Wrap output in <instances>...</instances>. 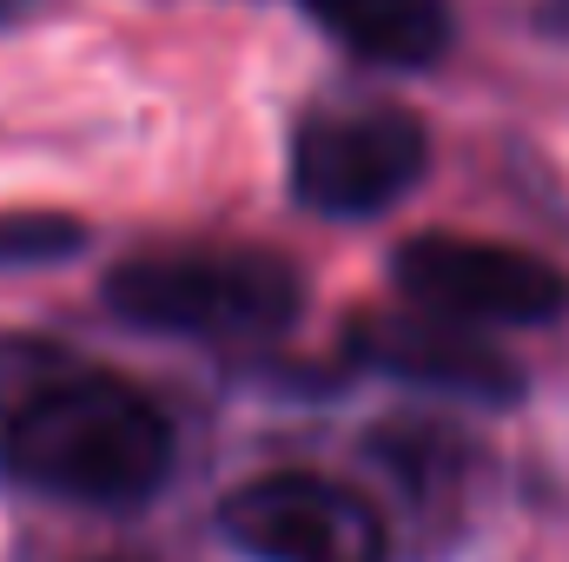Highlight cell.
<instances>
[{"instance_id": "cell-5", "label": "cell", "mask_w": 569, "mask_h": 562, "mask_svg": "<svg viewBox=\"0 0 569 562\" xmlns=\"http://www.w3.org/2000/svg\"><path fill=\"white\" fill-rule=\"evenodd\" d=\"M219 530L252 562H385V516L311 470L252 476L219 503Z\"/></svg>"}, {"instance_id": "cell-6", "label": "cell", "mask_w": 569, "mask_h": 562, "mask_svg": "<svg viewBox=\"0 0 569 562\" xmlns=\"http://www.w3.org/2000/svg\"><path fill=\"white\" fill-rule=\"evenodd\" d=\"M351 351L358 364L371 371H391L405 384H425V391H450V398H477V404H510L523 391V371L483 344L470 324H450V318H365L351 331Z\"/></svg>"}, {"instance_id": "cell-9", "label": "cell", "mask_w": 569, "mask_h": 562, "mask_svg": "<svg viewBox=\"0 0 569 562\" xmlns=\"http://www.w3.org/2000/svg\"><path fill=\"white\" fill-rule=\"evenodd\" d=\"M33 0H0V20H13V13H27Z\"/></svg>"}, {"instance_id": "cell-7", "label": "cell", "mask_w": 569, "mask_h": 562, "mask_svg": "<svg viewBox=\"0 0 569 562\" xmlns=\"http://www.w3.org/2000/svg\"><path fill=\"white\" fill-rule=\"evenodd\" d=\"M298 7L371 67H430L450 47L443 0H298Z\"/></svg>"}, {"instance_id": "cell-1", "label": "cell", "mask_w": 569, "mask_h": 562, "mask_svg": "<svg viewBox=\"0 0 569 562\" xmlns=\"http://www.w3.org/2000/svg\"><path fill=\"white\" fill-rule=\"evenodd\" d=\"M0 463L40 496L133 510L172 476V423L113 371H53L0 404Z\"/></svg>"}, {"instance_id": "cell-8", "label": "cell", "mask_w": 569, "mask_h": 562, "mask_svg": "<svg viewBox=\"0 0 569 562\" xmlns=\"http://www.w3.org/2000/svg\"><path fill=\"white\" fill-rule=\"evenodd\" d=\"M87 239L80 219H60V212H0V265H53V259H73Z\"/></svg>"}, {"instance_id": "cell-2", "label": "cell", "mask_w": 569, "mask_h": 562, "mask_svg": "<svg viewBox=\"0 0 569 562\" xmlns=\"http://www.w3.org/2000/svg\"><path fill=\"white\" fill-rule=\"evenodd\" d=\"M113 318L166 331V338H212V344H259L298 318V272L232 245V252H140L107 272Z\"/></svg>"}, {"instance_id": "cell-4", "label": "cell", "mask_w": 569, "mask_h": 562, "mask_svg": "<svg viewBox=\"0 0 569 562\" xmlns=\"http://www.w3.org/2000/svg\"><path fill=\"white\" fill-rule=\"evenodd\" d=\"M398 291L450 324H550L569 311V279L517 245L490 239H457V232H425L398 252L391 265Z\"/></svg>"}, {"instance_id": "cell-3", "label": "cell", "mask_w": 569, "mask_h": 562, "mask_svg": "<svg viewBox=\"0 0 569 562\" xmlns=\"http://www.w3.org/2000/svg\"><path fill=\"white\" fill-rule=\"evenodd\" d=\"M430 165L425 120L405 107H345L305 120L291 145V185L325 219H371L398 205Z\"/></svg>"}]
</instances>
